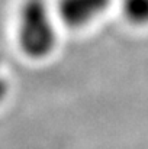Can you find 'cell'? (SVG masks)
Instances as JSON below:
<instances>
[{
    "label": "cell",
    "mask_w": 148,
    "mask_h": 149,
    "mask_svg": "<svg viewBox=\"0 0 148 149\" xmlns=\"http://www.w3.org/2000/svg\"><path fill=\"white\" fill-rule=\"evenodd\" d=\"M18 41L26 56H48L57 44V31L45 0H25L19 10Z\"/></svg>",
    "instance_id": "obj_1"
},
{
    "label": "cell",
    "mask_w": 148,
    "mask_h": 149,
    "mask_svg": "<svg viewBox=\"0 0 148 149\" xmlns=\"http://www.w3.org/2000/svg\"><path fill=\"white\" fill-rule=\"evenodd\" d=\"M110 0H60L58 15L61 20L71 28H81L100 16Z\"/></svg>",
    "instance_id": "obj_2"
},
{
    "label": "cell",
    "mask_w": 148,
    "mask_h": 149,
    "mask_svg": "<svg viewBox=\"0 0 148 149\" xmlns=\"http://www.w3.org/2000/svg\"><path fill=\"white\" fill-rule=\"evenodd\" d=\"M125 17L138 26L148 25V0H122Z\"/></svg>",
    "instance_id": "obj_3"
},
{
    "label": "cell",
    "mask_w": 148,
    "mask_h": 149,
    "mask_svg": "<svg viewBox=\"0 0 148 149\" xmlns=\"http://www.w3.org/2000/svg\"><path fill=\"white\" fill-rule=\"evenodd\" d=\"M7 93H9V83H7L6 78H3L0 75V101L6 99Z\"/></svg>",
    "instance_id": "obj_4"
},
{
    "label": "cell",
    "mask_w": 148,
    "mask_h": 149,
    "mask_svg": "<svg viewBox=\"0 0 148 149\" xmlns=\"http://www.w3.org/2000/svg\"><path fill=\"white\" fill-rule=\"evenodd\" d=\"M0 65H1V55H0Z\"/></svg>",
    "instance_id": "obj_5"
}]
</instances>
